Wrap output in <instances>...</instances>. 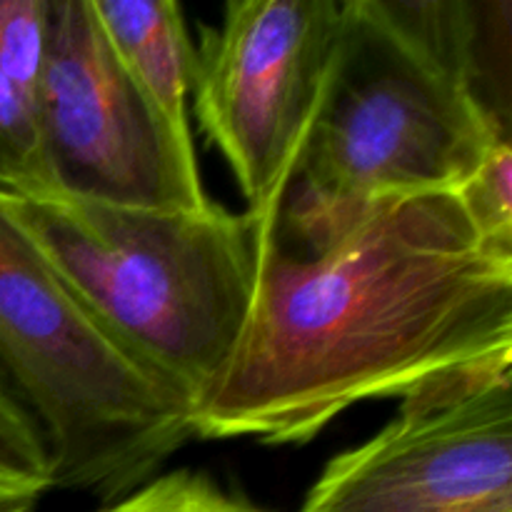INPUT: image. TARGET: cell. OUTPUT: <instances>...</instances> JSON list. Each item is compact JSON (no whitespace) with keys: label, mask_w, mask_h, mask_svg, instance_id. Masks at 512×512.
Segmentation results:
<instances>
[{"label":"cell","mask_w":512,"mask_h":512,"mask_svg":"<svg viewBox=\"0 0 512 512\" xmlns=\"http://www.w3.org/2000/svg\"><path fill=\"white\" fill-rule=\"evenodd\" d=\"M508 358L512 255L483 245L455 193L383 200L313 248L265 230L243 338L190 428L308 443L353 405Z\"/></svg>","instance_id":"obj_1"},{"label":"cell","mask_w":512,"mask_h":512,"mask_svg":"<svg viewBox=\"0 0 512 512\" xmlns=\"http://www.w3.org/2000/svg\"><path fill=\"white\" fill-rule=\"evenodd\" d=\"M483 13L460 0H343L323 98L268 228L280 245L313 248L383 200L455 193L510 138Z\"/></svg>","instance_id":"obj_2"},{"label":"cell","mask_w":512,"mask_h":512,"mask_svg":"<svg viewBox=\"0 0 512 512\" xmlns=\"http://www.w3.org/2000/svg\"><path fill=\"white\" fill-rule=\"evenodd\" d=\"M13 208L105 338L193 418L248 323L258 220L218 203L170 213L13 195Z\"/></svg>","instance_id":"obj_3"},{"label":"cell","mask_w":512,"mask_h":512,"mask_svg":"<svg viewBox=\"0 0 512 512\" xmlns=\"http://www.w3.org/2000/svg\"><path fill=\"white\" fill-rule=\"evenodd\" d=\"M0 373L43 433L53 488L118 503L193 440L190 415L90 320L5 190Z\"/></svg>","instance_id":"obj_4"},{"label":"cell","mask_w":512,"mask_h":512,"mask_svg":"<svg viewBox=\"0 0 512 512\" xmlns=\"http://www.w3.org/2000/svg\"><path fill=\"white\" fill-rule=\"evenodd\" d=\"M343 0H233L200 28L195 118L268 230L323 98Z\"/></svg>","instance_id":"obj_5"},{"label":"cell","mask_w":512,"mask_h":512,"mask_svg":"<svg viewBox=\"0 0 512 512\" xmlns=\"http://www.w3.org/2000/svg\"><path fill=\"white\" fill-rule=\"evenodd\" d=\"M40 128L58 198L170 213L213 203L193 135L178 133L130 78L90 0H50Z\"/></svg>","instance_id":"obj_6"},{"label":"cell","mask_w":512,"mask_h":512,"mask_svg":"<svg viewBox=\"0 0 512 512\" xmlns=\"http://www.w3.org/2000/svg\"><path fill=\"white\" fill-rule=\"evenodd\" d=\"M300 512H512V358L405 393L383 430L325 465Z\"/></svg>","instance_id":"obj_7"},{"label":"cell","mask_w":512,"mask_h":512,"mask_svg":"<svg viewBox=\"0 0 512 512\" xmlns=\"http://www.w3.org/2000/svg\"><path fill=\"white\" fill-rule=\"evenodd\" d=\"M50 0H0V190L58 198L40 128Z\"/></svg>","instance_id":"obj_8"},{"label":"cell","mask_w":512,"mask_h":512,"mask_svg":"<svg viewBox=\"0 0 512 512\" xmlns=\"http://www.w3.org/2000/svg\"><path fill=\"white\" fill-rule=\"evenodd\" d=\"M113 53L178 133L190 130L195 45L175 0H90Z\"/></svg>","instance_id":"obj_9"},{"label":"cell","mask_w":512,"mask_h":512,"mask_svg":"<svg viewBox=\"0 0 512 512\" xmlns=\"http://www.w3.org/2000/svg\"><path fill=\"white\" fill-rule=\"evenodd\" d=\"M53 490L48 445L0 373V498L40 500Z\"/></svg>","instance_id":"obj_10"},{"label":"cell","mask_w":512,"mask_h":512,"mask_svg":"<svg viewBox=\"0 0 512 512\" xmlns=\"http://www.w3.org/2000/svg\"><path fill=\"white\" fill-rule=\"evenodd\" d=\"M470 225L500 255H512V145L510 138L493 145L483 163L455 190Z\"/></svg>","instance_id":"obj_11"},{"label":"cell","mask_w":512,"mask_h":512,"mask_svg":"<svg viewBox=\"0 0 512 512\" xmlns=\"http://www.w3.org/2000/svg\"><path fill=\"white\" fill-rule=\"evenodd\" d=\"M100 512H265L220 490L208 475L173 470L150 478Z\"/></svg>","instance_id":"obj_12"},{"label":"cell","mask_w":512,"mask_h":512,"mask_svg":"<svg viewBox=\"0 0 512 512\" xmlns=\"http://www.w3.org/2000/svg\"><path fill=\"white\" fill-rule=\"evenodd\" d=\"M38 500L30 498H0V512H35Z\"/></svg>","instance_id":"obj_13"}]
</instances>
